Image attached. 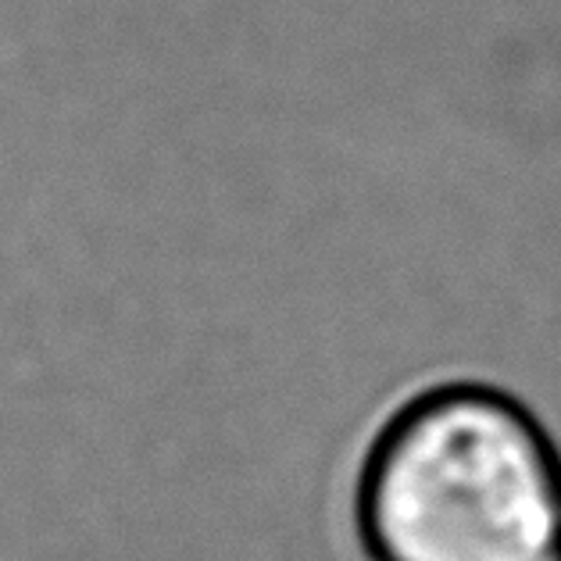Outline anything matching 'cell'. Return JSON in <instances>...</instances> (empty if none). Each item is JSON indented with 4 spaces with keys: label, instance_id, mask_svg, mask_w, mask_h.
<instances>
[{
    "label": "cell",
    "instance_id": "cell-1",
    "mask_svg": "<svg viewBox=\"0 0 561 561\" xmlns=\"http://www.w3.org/2000/svg\"><path fill=\"white\" fill-rule=\"evenodd\" d=\"M354 526L373 561H558L561 455L508 393H419L368 447Z\"/></svg>",
    "mask_w": 561,
    "mask_h": 561
},
{
    "label": "cell",
    "instance_id": "cell-2",
    "mask_svg": "<svg viewBox=\"0 0 561 561\" xmlns=\"http://www.w3.org/2000/svg\"><path fill=\"white\" fill-rule=\"evenodd\" d=\"M558 561H561V558H558Z\"/></svg>",
    "mask_w": 561,
    "mask_h": 561
}]
</instances>
